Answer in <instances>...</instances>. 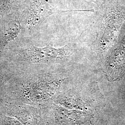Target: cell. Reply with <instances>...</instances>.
Masks as SVG:
<instances>
[{
  "label": "cell",
  "instance_id": "6da1fadb",
  "mask_svg": "<svg viewBox=\"0 0 125 125\" xmlns=\"http://www.w3.org/2000/svg\"><path fill=\"white\" fill-rule=\"evenodd\" d=\"M125 14L121 10L104 3L95 23L96 37L94 48L99 58H106L116 40Z\"/></svg>",
  "mask_w": 125,
  "mask_h": 125
},
{
  "label": "cell",
  "instance_id": "7a4b0ae2",
  "mask_svg": "<svg viewBox=\"0 0 125 125\" xmlns=\"http://www.w3.org/2000/svg\"><path fill=\"white\" fill-rule=\"evenodd\" d=\"M75 51V47L71 44L58 48L31 45L23 50L20 54L23 60L29 63H60L71 58Z\"/></svg>",
  "mask_w": 125,
  "mask_h": 125
},
{
  "label": "cell",
  "instance_id": "3957f363",
  "mask_svg": "<svg viewBox=\"0 0 125 125\" xmlns=\"http://www.w3.org/2000/svg\"><path fill=\"white\" fill-rule=\"evenodd\" d=\"M106 69L111 80L120 79L125 75V45L121 43L106 58Z\"/></svg>",
  "mask_w": 125,
  "mask_h": 125
},
{
  "label": "cell",
  "instance_id": "277c9868",
  "mask_svg": "<svg viewBox=\"0 0 125 125\" xmlns=\"http://www.w3.org/2000/svg\"><path fill=\"white\" fill-rule=\"evenodd\" d=\"M50 0H32L27 21L31 28L39 26L50 15L53 13Z\"/></svg>",
  "mask_w": 125,
  "mask_h": 125
},
{
  "label": "cell",
  "instance_id": "5b68a950",
  "mask_svg": "<svg viewBox=\"0 0 125 125\" xmlns=\"http://www.w3.org/2000/svg\"><path fill=\"white\" fill-rule=\"evenodd\" d=\"M21 29V23L18 20L10 21L5 25L0 40V52L17 37Z\"/></svg>",
  "mask_w": 125,
  "mask_h": 125
},
{
  "label": "cell",
  "instance_id": "8992f818",
  "mask_svg": "<svg viewBox=\"0 0 125 125\" xmlns=\"http://www.w3.org/2000/svg\"><path fill=\"white\" fill-rule=\"evenodd\" d=\"M11 76L9 73L0 70V95L3 90L4 86L11 78Z\"/></svg>",
  "mask_w": 125,
  "mask_h": 125
},
{
  "label": "cell",
  "instance_id": "52a82bcc",
  "mask_svg": "<svg viewBox=\"0 0 125 125\" xmlns=\"http://www.w3.org/2000/svg\"><path fill=\"white\" fill-rule=\"evenodd\" d=\"M9 0H0V13H3L9 9Z\"/></svg>",
  "mask_w": 125,
  "mask_h": 125
},
{
  "label": "cell",
  "instance_id": "ba28073f",
  "mask_svg": "<svg viewBox=\"0 0 125 125\" xmlns=\"http://www.w3.org/2000/svg\"><path fill=\"white\" fill-rule=\"evenodd\" d=\"M91 0V1L94 2V3H97L99 1V0Z\"/></svg>",
  "mask_w": 125,
  "mask_h": 125
}]
</instances>
